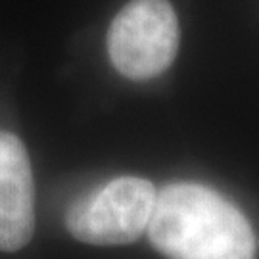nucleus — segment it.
<instances>
[{
    "instance_id": "nucleus-1",
    "label": "nucleus",
    "mask_w": 259,
    "mask_h": 259,
    "mask_svg": "<svg viewBox=\"0 0 259 259\" xmlns=\"http://www.w3.org/2000/svg\"><path fill=\"white\" fill-rule=\"evenodd\" d=\"M146 231L154 248L169 259H255L257 251L255 232L244 213L196 183L161 188Z\"/></svg>"
},
{
    "instance_id": "nucleus-3",
    "label": "nucleus",
    "mask_w": 259,
    "mask_h": 259,
    "mask_svg": "<svg viewBox=\"0 0 259 259\" xmlns=\"http://www.w3.org/2000/svg\"><path fill=\"white\" fill-rule=\"evenodd\" d=\"M156 194L146 179H113L69 205L65 213L67 231L93 246L131 244L148 229Z\"/></svg>"
},
{
    "instance_id": "nucleus-2",
    "label": "nucleus",
    "mask_w": 259,
    "mask_h": 259,
    "mask_svg": "<svg viewBox=\"0 0 259 259\" xmlns=\"http://www.w3.org/2000/svg\"><path fill=\"white\" fill-rule=\"evenodd\" d=\"M179 50V19L167 0H131L108 31L111 65L123 77L146 81L173 64Z\"/></svg>"
},
{
    "instance_id": "nucleus-4",
    "label": "nucleus",
    "mask_w": 259,
    "mask_h": 259,
    "mask_svg": "<svg viewBox=\"0 0 259 259\" xmlns=\"http://www.w3.org/2000/svg\"><path fill=\"white\" fill-rule=\"evenodd\" d=\"M35 231V186L23 142L0 131V251L27 246Z\"/></svg>"
}]
</instances>
